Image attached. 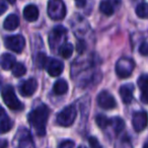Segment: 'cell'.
<instances>
[{"mask_svg":"<svg viewBox=\"0 0 148 148\" xmlns=\"http://www.w3.org/2000/svg\"><path fill=\"white\" fill-rule=\"evenodd\" d=\"M97 103L101 109L105 110H112L117 106L116 101L114 97L109 92V91H101L99 95H97Z\"/></svg>","mask_w":148,"mask_h":148,"instance_id":"cell-8","label":"cell"},{"mask_svg":"<svg viewBox=\"0 0 148 148\" xmlns=\"http://www.w3.org/2000/svg\"><path fill=\"white\" fill-rule=\"evenodd\" d=\"M109 1L112 3V4H113V6H114V5H116V6H117V5H119L120 3H121V0H109Z\"/></svg>","mask_w":148,"mask_h":148,"instance_id":"cell-33","label":"cell"},{"mask_svg":"<svg viewBox=\"0 0 148 148\" xmlns=\"http://www.w3.org/2000/svg\"><path fill=\"white\" fill-rule=\"evenodd\" d=\"M12 121L9 118L6 117V115L0 118V134L6 133L12 128Z\"/></svg>","mask_w":148,"mask_h":148,"instance_id":"cell-20","label":"cell"},{"mask_svg":"<svg viewBox=\"0 0 148 148\" xmlns=\"http://www.w3.org/2000/svg\"><path fill=\"white\" fill-rule=\"evenodd\" d=\"M68 90V83L64 79H59L55 82L53 86V91L56 95H65Z\"/></svg>","mask_w":148,"mask_h":148,"instance_id":"cell-17","label":"cell"},{"mask_svg":"<svg viewBox=\"0 0 148 148\" xmlns=\"http://www.w3.org/2000/svg\"><path fill=\"white\" fill-rule=\"evenodd\" d=\"M95 122L101 129H106L110 125V119H108L105 115H97L95 118Z\"/></svg>","mask_w":148,"mask_h":148,"instance_id":"cell-24","label":"cell"},{"mask_svg":"<svg viewBox=\"0 0 148 148\" xmlns=\"http://www.w3.org/2000/svg\"><path fill=\"white\" fill-rule=\"evenodd\" d=\"M132 124H133L134 130L136 132L143 131L147 126V114H146V112H138V113L134 114Z\"/></svg>","mask_w":148,"mask_h":148,"instance_id":"cell-9","label":"cell"},{"mask_svg":"<svg viewBox=\"0 0 148 148\" xmlns=\"http://www.w3.org/2000/svg\"><path fill=\"white\" fill-rule=\"evenodd\" d=\"M1 84H2V78H1V76H0V86H1Z\"/></svg>","mask_w":148,"mask_h":148,"instance_id":"cell-37","label":"cell"},{"mask_svg":"<svg viewBox=\"0 0 148 148\" xmlns=\"http://www.w3.org/2000/svg\"><path fill=\"white\" fill-rule=\"evenodd\" d=\"M66 34H67V29L63 25H58V27H54L52 33L50 34V38H49L50 47L52 49L59 48L63 44L64 40H65Z\"/></svg>","mask_w":148,"mask_h":148,"instance_id":"cell-6","label":"cell"},{"mask_svg":"<svg viewBox=\"0 0 148 148\" xmlns=\"http://www.w3.org/2000/svg\"><path fill=\"white\" fill-rule=\"evenodd\" d=\"M47 71L48 73L53 77L59 76L60 74L63 72L64 64L62 61L57 59H51L49 62H47Z\"/></svg>","mask_w":148,"mask_h":148,"instance_id":"cell-10","label":"cell"},{"mask_svg":"<svg viewBox=\"0 0 148 148\" xmlns=\"http://www.w3.org/2000/svg\"><path fill=\"white\" fill-rule=\"evenodd\" d=\"M4 44L8 50H11L15 53H21L25 46V40L21 35L9 36L5 39Z\"/></svg>","mask_w":148,"mask_h":148,"instance_id":"cell-7","label":"cell"},{"mask_svg":"<svg viewBox=\"0 0 148 148\" xmlns=\"http://www.w3.org/2000/svg\"><path fill=\"white\" fill-rule=\"evenodd\" d=\"M76 116L77 111L75 106L69 105L57 115V123L63 127H70L76 119Z\"/></svg>","mask_w":148,"mask_h":148,"instance_id":"cell-3","label":"cell"},{"mask_svg":"<svg viewBox=\"0 0 148 148\" xmlns=\"http://www.w3.org/2000/svg\"><path fill=\"white\" fill-rule=\"evenodd\" d=\"M19 25V18L16 14H9L3 23V27L6 31H14Z\"/></svg>","mask_w":148,"mask_h":148,"instance_id":"cell-14","label":"cell"},{"mask_svg":"<svg viewBox=\"0 0 148 148\" xmlns=\"http://www.w3.org/2000/svg\"><path fill=\"white\" fill-rule=\"evenodd\" d=\"M99 10H101V13H103L105 15H112L115 11L114 9V6L109 0H105V1H101V4H99Z\"/></svg>","mask_w":148,"mask_h":148,"instance_id":"cell-21","label":"cell"},{"mask_svg":"<svg viewBox=\"0 0 148 148\" xmlns=\"http://www.w3.org/2000/svg\"><path fill=\"white\" fill-rule=\"evenodd\" d=\"M3 116H5V112H4V110H3L2 108L0 107V118H2Z\"/></svg>","mask_w":148,"mask_h":148,"instance_id":"cell-34","label":"cell"},{"mask_svg":"<svg viewBox=\"0 0 148 148\" xmlns=\"http://www.w3.org/2000/svg\"><path fill=\"white\" fill-rule=\"evenodd\" d=\"M85 49H86V44H85L84 41H82V40H80V41H78V43H77V46H76V50L79 52V53H82V52L85 51Z\"/></svg>","mask_w":148,"mask_h":148,"instance_id":"cell-29","label":"cell"},{"mask_svg":"<svg viewBox=\"0 0 148 148\" xmlns=\"http://www.w3.org/2000/svg\"><path fill=\"white\" fill-rule=\"evenodd\" d=\"M49 114L50 110L46 105L39 106L29 114V122L38 136H44L46 134V125Z\"/></svg>","mask_w":148,"mask_h":148,"instance_id":"cell-1","label":"cell"},{"mask_svg":"<svg viewBox=\"0 0 148 148\" xmlns=\"http://www.w3.org/2000/svg\"><path fill=\"white\" fill-rule=\"evenodd\" d=\"M133 91H134V86L132 84H125L123 86H121V88H120V97H121L124 103L129 105L130 103H132Z\"/></svg>","mask_w":148,"mask_h":148,"instance_id":"cell-12","label":"cell"},{"mask_svg":"<svg viewBox=\"0 0 148 148\" xmlns=\"http://www.w3.org/2000/svg\"><path fill=\"white\" fill-rule=\"evenodd\" d=\"M38 88V82L36 79L29 78L23 82L21 86V93L23 97H31L35 93V91Z\"/></svg>","mask_w":148,"mask_h":148,"instance_id":"cell-11","label":"cell"},{"mask_svg":"<svg viewBox=\"0 0 148 148\" xmlns=\"http://www.w3.org/2000/svg\"><path fill=\"white\" fill-rule=\"evenodd\" d=\"M78 148H86V147H85V146H82V145H81V146H79Z\"/></svg>","mask_w":148,"mask_h":148,"instance_id":"cell-38","label":"cell"},{"mask_svg":"<svg viewBox=\"0 0 148 148\" xmlns=\"http://www.w3.org/2000/svg\"><path fill=\"white\" fill-rule=\"evenodd\" d=\"M75 3H76V6L81 8V7H84L86 4V0H75Z\"/></svg>","mask_w":148,"mask_h":148,"instance_id":"cell-31","label":"cell"},{"mask_svg":"<svg viewBox=\"0 0 148 148\" xmlns=\"http://www.w3.org/2000/svg\"><path fill=\"white\" fill-rule=\"evenodd\" d=\"M7 10V4L4 0H0V15H2Z\"/></svg>","mask_w":148,"mask_h":148,"instance_id":"cell-30","label":"cell"},{"mask_svg":"<svg viewBox=\"0 0 148 148\" xmlns=\"http://www.w3.org/2000/svg\"><path fill=\"white\" fill-rule=\"evenodd\" d=\"M47 62H48L47 56H46L44 53H40L39 56H38V58H37L38 66H39V67H44V66H46Z\"/></svg>","mask_w":148,"mask_h":148,"instance_id":"cell-25","label":"cell"},{"mask_svg":"<svg viewBox=\"0 0 148 148\" xmlns=\"http://www.w3.org/2000/svg\"><path fill=\"white\" fill-rule=\"evenodd\" d=\"M110 125H112L116 134H120L125 129V121L120 117H115L110 120Z\"/></svg>","mask_w":148,"mask_h":148,"instance_id":"cell-18","label":"cell"},{"mask_svg":"<svg viewBox=\"0 0 148 148\" xmlns=\"http://www.w3.org/2000/svg\"><path fill=\"white\" fill-rule=\"evenodd\" d=\"M48 15L53 21H61L66 15V7L63 0H49L48 2Z\"/></svg>","mask_w":148,"mask_h":148,"instance_id":"cell-2","label":"cell"},{"mask_svg":"<svg viewBox=\"0 0 148 148\" xmlns=\"http://www.w3.org/2000/svg\"><path fill=\"white\" fill-rule=\"evenodd\" d=\"M14 63H15V58L8 53L3 54L0 57V66L4 70H10L12 68V66L14 65Z\"/></svg>","mask_w":148,"mask_h":148,"instance_id":"cell-15","label":"cell"},{"mask_svg":"<svg viewBox=\"0 0 148 148\" xmlns=\"http://www.w3.org/2000/svg\"><path fill=\"white\" fill-rule=\"evenodd\" d=\"M19 148H23V147H19Z\"/></svg>","mask_w":148,"mask_h":148,"instance_id":"cell-39","label":"cell"},{"mask_svg":"<svg viewBox=\"0 0 148 148\" xmlns=\"http://www.w3.org/2000/svg\"><path fill=\"white\" fill-rule=\"evenodd\" d=\"M74 51V48L72 44L70 43H63L60 46V55L65 59H68L72 56Z\"/></svg>","mask_w":148,"mask_h":148,"instance_id":"cell-19","label":"cell"},{"mask_svg":"<svg viewBox=\"0 0 148 148\" xmlns=\"http://www.w3.org/2000/svg\"><path fill=\"white\" fill-rule=\"evenodd\" d=\"M11 69H12V74L15 77L23 76L27 72V68L23 63H14Z\"/></svg>","mask_w":148,"mask_h":148,"instance_id":"cell-22","label":"cell"},{"mask_svg":"<svg viewBox=\"0 0 148 148\" xmlns=\"http://www.w3.org/2000/svg\"><path fill=\"white\" fill-rule=\"evenodd\" d=\"M23 17H25V21H29V23L36 21L39 18V9H38V7L34 4L27 5L23 9Z\"/></svg>","mask_w":148,"mask_h":148,"instance_id":"cell-13","label":"cell"},{"mask_svg":"<svg viewBox=\"0 0 148 148\" xmlns=\"http://www.w3.org/2000/svg\"><path fill=\"white\" fill-rule=\"evenodd\" d=\"M89 145H90L91 148H101V145L99 144V142L97 141V139L95 137L89 138Z\"/></svg>","mask_w":148,"mask_h":148,"instance_id":"cell-28","label":"cell"},{"mask_svg":"<svg viewBox=\"0 0 148 148\" xmlns=\"http://www.w3.org/2000/svg\"><path fill=\"white\" fill-rule=\"evenodd\" d=\"M143 148H148V142H145V144H144Z\"/></svg>","mask_w":148,"mask_h":148,"instance_id":"cell-36","label":"cell"},{"mask_svg":"<svg viewBox=\"0 0 148 148\" xmlns=\"http://www.w3.org/2000/svg\"><path fill=\"white\" fill-rule=\"evenodd\" d=\"M75 144H74L73 141L71 140H66V141H63L62 143H60L59 148H74Z\"/></svg>","mask_w":148,"mask_h":148,"instance_id":"cell-26","label":"cell"},{"mask_svg":"<svg viewBox=\"0 0 148 148\" xmlns=\"http://www.w3.org/2000/svg\"><path fill=\"white\" fill-rule=\"evenodd\" d=\"M147 4L145 2H142L136 7V14L140 18H146L147 17Z\"/></svg>","mask_w":148,"mask_h":148,"instance_id":"cell-23","label":"cell"},{"mask_svg":"<svg viewBox=\"0 0 148 148\" xmlns=\"http://www.w3.org/2000/svg\"><path fill=\"white\" fill-rule=\"evenodd\" d=\"M8 146V142L6 139H0V148H6Z\"/></svg>","mask_w":148,"mask_h":148,"instance_id":"cell-32","label":"cell"},{"mask_svg":"<svg viewBox=\"0 0 148 148\" xmlns=\"http://www.w3.org/2000/svg\"><path fill=\"white\" fill-rule=\"evenodd\" d=\"M2 97L4 101L5 105L9 108V109L13 110V111H21L23 109V105L17 99L16 95L14 92V89L10 85H7L3 88L2 90Z\"/></svg>","mask_w":148,"mask_h":148,"instance_id":"cell-4","label":"cell"},{"mask_svg":"<svg viewBox=\"0 0 148 148\" xmlns=\"http://www.w3.org/2000/svg\"><path fill=\"white\" fill-rule=\"evenodd\" d=\"M135 63L131 58H121L116 64V73L120 78H128L132 74Z\"/></svg>","mask_w":148,"mask_h":148,"instance_id":"cell-5","label":"cell"},{"mask_svg":"<svg viewBox=\"0 0 148 148\" xmlns=\"http://www.w3.org/2000/svg\"><path fill=\"white\" fill-rule=\"evenodd\" d=\"M138 85L142 91V101L144 103H147V86H148V78L146 74H143L138 79Z\"/></svg>","mask_w":148,"mask_h":148,"instance_id":"cell-16","label":"cell"},{"mask_svg":"<svg viewBox=\"0 0 148 148\" xmlns=\"http://www.w3.org/2000/svg\"><path fill=\"white\" fill-rule=\"evenodd\" d=\"M139 52L140 54H142L143 56H146L148 54V44L147 42L144 41L143 43L141 44V46H140L139 48Z\"/></svg>","mask_w":148,"mask_h":148,"instance_id":"cell-27","label":"cell"},{"mask_svg":"<svg viewBox=\"0 0 148 148\" xmlns=\"http://www.w3.org/2000/svg\"><path fill=\"white\" fill-rule=\"evenodd\" d=\"M6 1L8 3H10V4H13V3H15V1H16V0H6Z\"/></svg>","mask_w":148,"mask_h":148,"instance_id":"cell-35","label":"cell"}]
</instances>
